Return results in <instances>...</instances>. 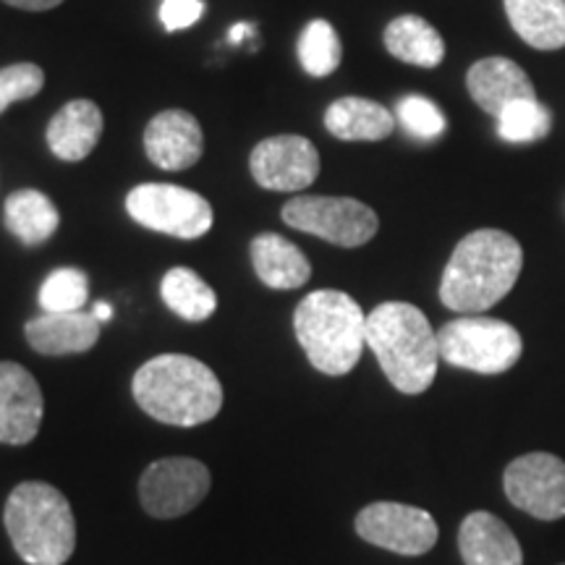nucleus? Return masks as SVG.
Here are the masks:
<instances>
[{
	"label": "nucleus",
	"instance_id": "9d476101",
	"mask_svg": "<svg viewBox=\"0 0 565 565\" xmlns=\"http://www.w3.org/2000/svg\"><path fill=\"white\" fill-rule=\"evenodd\" d=\"M356 534L374 547L414 557L437 545V521L422 508L383 500L359 511Z\"/></svg>",
	"mask_w": 565,
	"mask_h": 565
},
{
	"label": "nucleus",
	"instance_id": "a211bd4d",
	"mask_svg": "<svg viewBox=\"0 0 565 565\" xmlns=\"http://www.w3.org/2000/svg\"><path fill=\"white\" fill-rule=\"evenodd\" d=\"M103 137V110L92 100H71L47 126V147L55 158L79 162Z\"/></svg>",
	"mask_w": 565,
	"mask_h": 565
},
{
	"label": "nucleus",
	"instance_id": "72a5a7b5",
	"mask_svg": "<svg viewBox=\"0 0 565 565\" xmlns=\"http://www.w3.org/2000/svg\"><path fill=\"white\" fill-rule=\"evenodd\" d=\"M563 565H565V563H563Z\"/></svg>",
	"mask_w": 565,
	"mask_h": 565
},
{
	"label": "nucleus",
	"instance_id": "473e14b6",
	"mask_svg": "<svg viewBox=\"0 0 565 565\" xmlns=\"http://www.w3.org/2000/svg\"><path fill=\"white\" fill-rule=\"evenodd\" d=\"M92 315H95L97 320H100V322H108L110 317H113V309H110V303H105V301H97V303H95V312H92Z\"/></svg>",
	"mask_w": 565,
	"mask_h": 565
},
{
	"label": "nucleus",
	"instance_id": "5701e85b",
	"mask_svg": "<svg viewBox=\"0 0 565 565\" xmlns=\"http://www.w3.org/2000/svg\"><path fill=\"white\" fill-rule=\"evenodd\" d=\"M58 207L38 189H19L6 200V225L24 246L45 244L58 231Z\"/></svg>",
	"mask_w": 565,
	"mask_h": 565
},
{
	"label": "nucleus",
	"instance_id": "c756f323",
	"mask_svg": "<svg viewBox=\"0 0 565 565\" xmlns=\"http://www.w3.org/2000/svg\"><path fill=\"white\" fill-rule=\"evenodd\" d=\"M202 0H162L160 6V21L168 32L189 30L202 19Z\"/></svg>",
	"mask_w": 565,
	"mask_h": 565
},
{
	"label": "nucleus",
	"instance_id": "0eeeda50",
	"mask_svg": "<svg viewBox=\"0 0 565 565\" xmlns=\"http://www.w3.org/2000/svg\"><path fill=\"white\" fill-rule=\"evenodd\" d=\"M282 223L324 242L356 249L377 236L380 221L370 204L351 196H294L282 204Z\"/></svg>",
	"mask_w": 565,
	"mask_h": 565
},
{
	"label": "nucleus",
	"instance_id": "f03ea898",
	"mask_svg": "<svg viewBox=\"0 0 565 565\" xmlns=\"http://www.w3.org/2000/svg\"><path fill=\"white\" fill-rule=\"evenodd\" d=\"M134 398L152 419L173 427H196L223 408V385L215 372L186 353H162L134 374Z\"/></svg>",
	"mask_w": 565,
	"mask_h": 565
},
{
	"label": "nucleus",
	"instance_id": "1a4fd4ad",
	"mask_svg": "<svg viewBox=\"0 0 565 565\" xmlns=\"http://www.w3.org/2000/svg\"><path fill=\"white\" fill-rule=\"evenodd\" d=\"M210 469L196 458H160L139 479V500L154 519H179L210 492Z\"/></svg>",
	"mask_w": 565,
	"mask_h": 565
},
{
	"label": "nucleus",
	"instance_id": "2f4dec72",
	"mask_svg": "<svg viewBox=\"0 0 565 565\" xmlns=\"http://www.w3.org/2000/svg\"><path fill=\"white\" fill-rule=\"evenodd\" d=\"M252 34H254V24H249V21H238V24L231 26L228 40L233 42V45H242V42L249 40Z\"/></svg>",
	"mask_w": 565,
	"mask_h": 565
},
{
	"label": "nucleus",
	"instance_id": "423d86ee",
	"mask_svg": "<svg viewBox=\"0 0 565 565\" xmlns=\"http://www.w3.org/2000/svg\"><path fill=\"white\" fill-rule=\"evenodd\" d=\"M437 345L450 366L477 374H503L524 353V341L513 324L477 315L445 322L437 330Z\"/></svg>",
	"mask_w": 565,
	"mask_h": 565
},
{
	"label": "nucleus",
	"instance_id": "4be33fe9",
	"mask_svg": "<svg viewBox=\"0 0 565 565\" xmlns=\"http://www.w3.org/2000/svg\"><path fill=\"white\" fill-rule=\"evenodd\" d=\"M385 47L393 58L412 63V66L435 68L445 58V42L440 32L427 19L398 17L385 26Z\"/></svg>",
	"mask_w": 565,
	"mask_h": 565
},
{
	"label": "nucleus",
	"instance_id": "c85d7f7f",
	"mask_svg": "<svg viewBox=\"0 0 565 565\" xmlns=\"http://www.w3.org/2000/svg\"><path fill=\"white\" fill-rule=\"evenodd\" d=\"M45 84V74L34 63H13L0 68V113L13 103L30 100Z\"/></svg>",
	"mask_w": 565,
	"mask_h": 565
},
{
	"label": "nucleus",
	"instance_id": "7c9ffc66",
	"mask_svg": "<svg viewBox=\"0 0 565 565\" xmlns=\"http://www.w3.org/2000/svg\"><path fill=\"white\" fill-rule=\"evenodd\" d=\"M3 3L13 6V9H24V11H51L55 6H61L63 0H3Z\"/></svg>",
	"mask_w": 565,
	"mask_h": 565
},
{
	"label": "nucleus",
	"instance_id": "6e6552de",
	"mask_svg": "<svg viewBox=\"0 0 565 565\" xmlns=\"http://www.w3.org/2000/svg\"><path fill=\"white\" fill-rule=\"evenodd\" d=\"M126 210L145 228L175 238H200L212 228V207L202 194L175 183H141L126 196Z\"/></svg>",
	"mask_w": 565,
	"mask_h": 565
},
{
	"label": "nucleus",
	"instance_id": "20e7f679",
	"mask_svg": "<svg viewBox=\"0 0 565 565\" xmlns=\"http://www.w3.org/2000/svg\"><path fill=\"white\" fill-rule=\"evenodd\" d=\"M294 330L315 370L330 377L349 374L366 345V315L349 294L312 291L294 312Z\"/></svg>",
	"mask_w": 565,
	"mask_h": 565
},
{
	"label": "nucleus",
	"instance_id": "2eb2a0df",
	"mask_svg": "<svg viewBox=\"0 0 565 565\" xmlns=\"http://www.w3.org/2000/svg\"><path fill=\"white\" fill-rule=\"evenodd\" d=\"M466 89L471 100L498 118L508 105L536 97L534 84L519 63L511 58H482L466 74Z\"/></svg>",
	"mask_w": 565,
	"mask_h": 565
},
{
	"label": "nucleus",
	"instance_id": "aec40b11",
	"mask_svg": "<svg viewBox=\"0 0 565 565\" xmlns=\"http://www.w3.org/2000/svg\"><path fill=\"white\" fill-rule=\"evenodd\" d=\"M513 32L536 51L565 47V0H503Z\"/></svg>",
	"mask_w": 565,
	"mask_h": 565
},
{
	"label": "nucleus",
	"instance_id": "f257e3e1",
	"mask_svg": "<svg viewBox=\"0 0 565 565\" xmlns=\"http://www.w3.org/2000/svg\"><path fill=\"white\" fill-rule=\"evenodd\" d=\"M524 267V249L511 233L482 228L463 236L440 280V301L450 312L479 315L503 301Z\"/></svg>",
	"mask_w": 565,
	"mask_h": 565
},
{
	"label": "nucleus",
	"instance_id": "bb28decb",
	"mask_svg": "<svg viewBox=\"0 0 565 565\" xmlns=\"http://www.w3.org/2000/svg\"><path fill=\"white\" fill-rule=\"evenodd\" d=\"M89 296L87 275L76 267H61L47 275L40 288V307L45 312H82Z\"/></svg>",
	"mask_w": 565,
	"mask_h": 565
},
{
	"label": "nucleus",
	"instance_id": "412c9836",
	"mask_svg": "<svg viewBox=\"0 0 565 565\" xmlns=\"http://www.w3.org/2000/svg\"><path fill=\"white\" fill-rule=\"evenodd\" d=\"M324 126L343 141H380L395 129L393 113L364 97H341L324 113Z\"/></svg>",
	"mask_w": 565,
	"mask_h": 565
},
{
	"label": "nucleus",
	"instance_id": "393cba45",
	"mask_svg": "<svg viewBox=\"0 0 565 565\" xmlns=\"http://www.w3.org/2000/svg\"><path fill=\"white\" fill-rule=\"evenodd\" d=\"M341 58L343 45L338 32L333 30V24L324 19L309 21L299 40L301 68L307 71L309 76H315V79H322V76H330L338 66H341Z\"/></svg>",
	"mask_w": 565,
	"mask_h": 565
},
{
	"label": "nucleus",
	"instance_id": "a878e982",
	"mask_svg": "<svg viewBox=\"0 0 565 565\" xmlns=\"http://www.w3.org/2000/svg\"><path fill=\"white\" fill-rule=\"evenodd\" d=\"M553 129V116L536 97L519 100L498 116V137L511 145H529V141L545 139Z\"/></svg>",
	"mask_w": 565,
	"mask_h": 565
},
{
	"label": "nucleus",
	"instance_id": "4468645a",
	"mask_svg": "<svg viewBox=\"0 0 565 565\" xmlns=\"http://www.w3.org/2000/svg\"><path fill=\"white\" fill-rule=\"evenodd\" d=\"M204 134L192 113L162 110L145 131V152L162 171H186L202 158Z\"/></svg>",
	"mask_w": 565,
	"mask_h": 565
},
{
	"label": "nucleus",
	"instance_id": "f8f14e48",
	"mask_svg": "<svg viewBox=\"0 0 565 565\" xmlns=\"http://www.w3.org/2000/svg\"><path fill=\"white\" fill-rule=\"evenodd\" d=\"M254 181L270 192H301L320 175V152L309 139L282 134L259 141L252 150Z\"/></svg>",
	"mask_w": 565,
	"mask_h": 565
},
{
	"label": "nucleus",
	"instance_id": "cd10ccee",
	"mask_svg": "<svg viewBox=\"0 0 565 565\" xmlns=\"http://www.w3.org/2000/svg\"><path fill=\"white\" fill-rule=\"evenodd\" d=\"M395 113H398V121L406 126V131H412L419 139H437L445 131L443 110L427 97H404Z\"/></svg>",
	"mask_w": 565,
	"mask_h": 565
},
{
	"label": "nucleus",
	"instance_id": "ddd939ff",
	"mask_svg": "<svg viewBox=\"0 0 565 565\" xmlns=\"http://www.w3.org/2000/svg\"><path fill=\"white\" fill-rule=\"evenodd\" d=\"M45 401L38 380L17 362H0V443L26 445L40 433Z\"/></svg>",
	"mask_w": 565,
	"mask_h": 565
},
{
	"label": "nucleus",
	"instance_id": "9b49d317",
	"mask_svg": "<svg viewBox=\"0 0 565 565\" xmlns=\"http://www.w3.org/2000/svg\"><path fill=\"white\" fill-rule=\"evenodd\" d=\"M503 487L508 500L540 521L565 515V461L553 454H529L508 463Z\"/></svg>",
	"mask_w": 565,
	"mask_h": 565
},
{
	"label": "nucleus",
	"instance_id": "39448f33",
	"mask_svg": "<svg viewBox=\"0 0 565 565\" xmlns=\"http://www.w3.org/2000/svg\"><path fill=\"white\" fill-rule=\"evenodd\" d=\"M6 532L30 565H63L76 547V521L66 494L47 482H21L6 503Z\"/></svg>",
	"mask_w": 565,
	"mask_h": 565
},
{
	"label": "nucleus",
	"instance_id": "6ab92c4d",
	"mask_svg": "<svg viewBox=\"0 0 565 565\" xmlns=\"http://www.w3.org/2000/svg\"><path fill=\"white\" fill-rule=\"evenodd\" d=\"M249 254L257 278L275 291H294V288L307 286V280L312 278L307 254L278 233H263L254 238Z\"/></svg>",
	"mask_w": 565,
	"mask_h": 565
},
{
	"label": "nucleus",
	"instance_id": "dca6fc26",
	"mask_svg": "<svg viewBox=\"0 0 565 565\" xmlns=\"http://www.w3.org/2000/svg\"><path fill=\"white\" fill-rule=\"evenodd\" d=\"M24 335L45 356L84 353L100 341V320L87 312H45L26 322Z\"/></svg>",
	"mask_w": 565,
	"mask_h": 565
},
{
	"label": "nucleus",
	"instance_id": "7ed1b4c3",
	"mask_svg": "<svg viewBox=\"0 0 565 565\" xmlns=\"http://www.w3.org/2000/svg\"><path fill=\"white\" fill-rule=\"evenodd\" d=\"M370 345L395 391L419 395L435 383L440 345L422 309L406 301H385L366 315Z\"/></svg>",
	"mask_w": 565,
	"mask_h": 565
},
{
	"label": "nucleus",
	"instance_id": "b1692460",
	"mask_svg": "<svg viewBox=\"0 0 565 565\" xmlns=\"http://www.w3.org/2000/svg\"><path fill=\"white\" fill-rule=\"evenodd\" d=\"M160 296L173 315L189 322L210 320L212 312L217 309L215 291L189 267L168 270L160 282Z\"/></svg>",
	"mask_w": 565,
	"mask_h": 565
},
{
	"label": "nucleus",
	"instance_id": "f3484780",
	"mask_svg": "<svg viewBox=\"0 0 565 565\" xmlns=\"http://www.w3.org/2000/svg\"><path fill=\"white\" fill-rule=\"evenodd\" d=\"M458 550L466 565H524V550L515 534L487 511L466 515L458 529Z\"/></svg>",
	"mask_w": 565,
	"mask_h": 565
}]
</instances>
